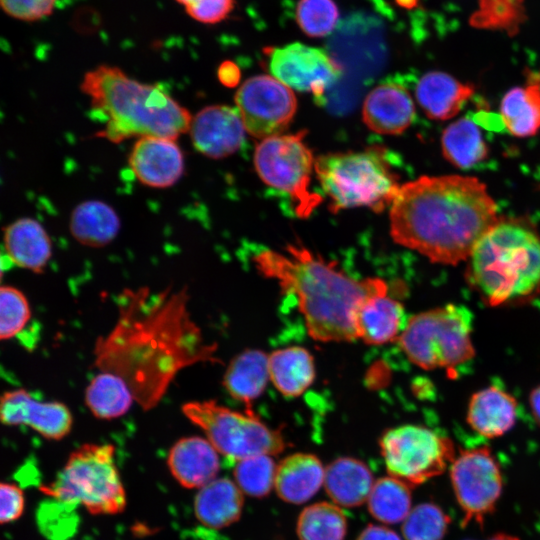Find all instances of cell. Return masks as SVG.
<instances>
[{
  "instance_id": "6da1fadb",
  "label": "cell",
  "mask_w": 540,
  "mask_h": 540,
  "mask_svg": "<svg viewBox=\"0 0 540 540\" xmlns=\"http://www.w3.org/2000/svg\"><path fill=\"white\" fill-rule=\"evenodd\" d=\"M112 330L96 341L95 365L121 376L144 410L155 407L184 368L217 363L216 344L207 343L188 311L182 289L127 290Z\"/></svg>"
},
{
  "instance_id": "7a4b0ae2",
  "label": "cell",
  "mask_w": 540,
  "mask_h": 540,
  "mask_svg": "<svg viewBox=\"0 0 540 540\" xmlns=\"http://www.w3.org/2000/svg\"><path fill=\"white\" fill-rule=\"evenodd\" d=\"M498 218L497 204L478 178L421 176L401 185L390 207V234L433 263L456 265Z\"/></svg>"
},
{
  "instance_id": "3957f363",
  "label": "cell",
  "mask_w": 540,
  "mask_h": 540,
  "mask_svg": "<svg viewBox=\"0 0 540 540\" xmlns=\"http://www.w3.org/2000/svg\"><path fill=\"white\" fill-rule=\"evenodd\" d=\"M257 271L296 299L307 332L320 342L358 339L356 316L370 296L388 289L381 278L355 279L302 244H288L286 254L265 249L253 257Z\"/></svg>"
},
{
  "instance_id": "277c9868",
  "label": "cell",
  "mask_w": 540,
  "mask_h": 540,
  "mask_svg": "<svg viewBox=\"0 0 540 540\" xmlns=\"http://www.w3.org/2000/svg\"><path fill=\"white\" fill-rule=\"evenodd\" d=\"M97 119L105 122L98 136L118 143L131 137L176 140L189 131L190 112L159 85L129 77L121 68L101 64L80 83Z\"/></svg>"
},
{
  "instance_id": "5b68a950",
  "label": "cell",
  "mask_w": 540,
  "mask_h": 540,
  "mask_svg": "<svg viewBox=\"0 0 540 540\" xmlns=\"http://www.w3.org/2000/svg\"><path fill=\"white\" fill-rule=\"evenodd\" d=\"M467 260L470 283L491 306L540 290V235L527 221L499 217Z\"/></svg>"
},
{
  "instance_id": "8992f818",
  "label": "cell",
  "mask_w": 540,
  "mask_h": 540,
  "mask_svg": "<svg viewBox=\"0 0 540 540\" xmlns=\"http://www.w3.org/2000/svg\"><path fill=\"white\" fill-rule=\"evenodd\" d=\"M314 171L333 213L357 207L380 213L391 207L401 187L386 150L378 145L318 156Z\"/></svg>"
},
{
  "instance_id": "52a82bcc",
  "label": "cell",
  "mask_w": 540,
  "mask_h": 540,
  "mask_svg": "<svg viewBox=\"0 0 540 540\" xmlns=\"http://www.w3.org/2000/svg\"><path fill=\"white\" fill-rule=\"evenodd\" d=\"M41 490L62 504H80L93 515H114L126 507L125 489L111 444L78 447L56 478Z\"/></svg>"
},
{
  "instance_id": "ba28073f",
  "label": "cell",
  "mask_w": 540,
  "mask_h": 540,
  "mask_svg": "<svg viewBox=\"0 0 540 540\" xmlns=\"http://www.w3.org/2000/svg\"><path fill=\"white\" fill-rule=\"evenodd\" d=\"M472 330V312L464 305L447 304L410 317L397 340L416 366L450 368L474 356Z\"/></svg>"
},
{
  "instance_id": "9c48e42d",
  "label": "cell",
  "mask_w": 540,
  "mask_h": 540,
  "mask_svg": "<svg viewBox=\"0 0 540 540\" xmlns=\"http://www.w3.org/2000/svg\"><path fill=\"white\" fill-rule=\"evenodd\" d=\"M182 412L218 453L234 461L277 455L287 445L280 430L271 429L254 412H238L213 400L187 402Z\"/></svg>"
},
{
  "instance_id": "30bf717a",
  "label": "cell",
  "mask_w": 540,
  "mask_h": 540,
  "mask_svg": "<svg viewBox=\"0 0 540 540\" xmlns=\"http://www.w3.org/2000/svg\"><path fill=\"white\" fill-rule=\"evenodd\" d=\"M306 131L261 140L255 148L254 166L267 185L291 198L299 218L306 219L321 204L320 194L310 190L315 158L304 141Z\"/></svg>"
},
{
  "instance_id": "8fae6325",
  "label": "cell",
  "mask_w": 540,
  "mask_h": 540,
  "mask_svg": "<svg viewBox=\"0 0 540 540\" xmlns=\"http://www.w3.org/2000/svg\"><path fill=\"white\" fill-rule=\"evenodd\" d=\"M379 447L389 476L412 488L443 474L456 456L449 437L416 424L387 429Z\"/></svg>"
},
{
  "instance_id": "7c38bea8",
  "label": "cell",
  "mask_w": 540,
  "mask_h": 540,
  "mask_svg": "<svg viewBox=\"0 0 540 540\" xmlns=\"http://www.w3.org/2000/svg\"><path fill=\"white\" fill-rule=\"evenodd\" d=\"M456 502L462 512L461 526L471 522L482 527L493 514L503 493L501 467L487 446L461 450L449 467Z\"/></svg>"
},
{
  "instance_id": "4fadbf2b",
  "label": "cell",
  "mask_w": 540,
  "mask_h": 540,
  "mask_svg": "<svg viewBox=\"0 0 540 540\" xmlns=\"http://www.w3.org/2000/svg\"><path fill=\"white\" fill-rule=\"evenodd\" d=\"M235 104L245 130L262 140L281 135L297 110L293 90L269 75L253 76L243 82L235 94Z\"/></svg>"
},
{
  "instance_id": "5bb4252c",
  "label": "cell",
  "mask_w": 540,
  "mask_h": 540,
  "mask_svg": "<svg viewBox=\"0 0 540 540\" xmlns=\"http://www.w3.org/2000/svg\"><path fill=\"white\" fill-rule=\"evenodd\" d=\"M270 73L292 90L322 97L342 73L341 65L325 50L300 42L266 51Z\"/></svg>"
},
{
  "instance_id": "9a60e30c",
  "label": "cell",
  "mask_w": 540,
  "mask_h": 540,
  "mask_svg": "<svg viewBox=\"0 0 540 540\" xmlns=\"http://www.w3.org/2000/svg\"><path fill=\"white\" fill-rule=\"evenodd\" d=\"M0 417L4 425H25L51 440L67 436L73 423L72 414L65 404L36 400L24 389L6 391L2 395Z\"/></svg>"
},
{
  "instance_id": "2e32d148",
  "label": "cell",
  "mask_w": 540,
  "mask_h": 540,
  "mask_svg": "<svg viewBox=\"0 0 540 540\" xmlns=\"http://www.w3.org/2000/svg\"><path fill=\"white\" fill-rule=\"evenodd\" d=\"M189 131L197 151L207 157L220 159L241 147L246 130L237 109L211 105L192 117Z\"/></svg>"
},
{
  "instance_id": "e0dca14e",
  "label": "cell",
  "mask_w": 540,
  "mask_h": 540,
  "mask_svg": "<svg viewBox=\"0 0 540 540\" xmlns=\"http://www.w3.org/2000/svg\"><path fill=\"white\" fill-rule=\"evenodd\" d=\"M129 167L144 185L166 188L183 175V153L174 139L156 136L139 138L133 145Z\"/></svg>"
},
{
  "instance_id": "ac0fdd59",
  "label": "cell",
  "mask_w": 540,
  "mask_h": 540,
  "mask_svg": "<svg viewBox=\"0 0 540 540\" xmlns=\"http://www.w3.org/2000/svg\"><path fill=\"white\" fill-rule=\"evenodd\" d=\"M415 105L409 91L402 85L384 83L376 86L366 96L362 119L373 132L399 135L412 124Z\"/></svg>"
},
{
  "instance_id": "d6986e66",
  "label": "cell",
  "mask_w": 540,
  "mask_h": 540,
  "mask_svg": "<svg viewBox=\"0 0 540 540\" xmlns=\"http://www.w3.org/2000/svg\"><path fill=\"white\" fill-rule=\"evenodd\" d=\"M167 464L175 480L189 489L207 485L220 469L218 451L198 436L179 439L169 450Z\"/></svg>"
},
{
  "instance_id": "ffe728a7",
  "label": "cell",
  "mask_w": 540,
  "mask_h": 540,
  "mask_svg": "<svg viewBox=\"0 0 540 540\" xmlns=\"http://www.w3.org/2000/svg\"><path fill=\"white\" fill-rule=\"evenodd\" d=\"M474 92L470 83L442 71H430L419 79L415 95L427 117L444 121L458 115Z\"/></svg>"
},
{
  "instance_id": "44dd1931",
  "label": "cell",
  "mask_w": 540,
  "mask_h": 540,
  "mask_svg": "<svg viewBox=\"0 0 540 540\" xmlns=\"http://www.w3.org/2000/svg\"><path fill=\"white\" fill-rule=\"evenodd\" d=\"M407 321L403 305L385 289L368 297L359 308L357 337L369 345L385 344L398 339Z\"/></svg>"
},
{
  "instance_id": "7402d4cb",
  "label": "cell",
  "mask_w": 540,
  "mask_h": 540,
  "mask_svg": "<svg viewBox=\"0 0 540 540\" xmlns=\"http://www.w3.org/2000/svg\"><path fill=\"white\" fill-rule=\"evenodd\" d=\"M3 243L11 263L34 273H42L52 255L50 237L33 218H21L4 227Z\"/></svg>"
},
{
  "instance_id": "603a6c76",
  "label": "cell",
  "mask_w": 540,
  "mask_h": 540,
  "mask_svg": "<svg viewBox=\"0 0 540 540\" xmlns=\"http://www.w3.org/2000/svg\"><path fill=\"white\" fill-rule=\"evenodd\" d=\"M517 401L497 386L474 393L467 409V423L479 435L493 439L506 434L515 425Z\"/></svg>"
},
{
  "instance_id": "cb8c5ba5",
  "label": "cell",
  "mask_w": 540,
  "mask_h": 540,
  "mask_svg": "<svg viewBox=\"0 0 540 540\" xmlns=\"http://www.w3.org/2000/svg\"><path fill=\"white\" fill-rule=\"evenodd\" d=\"M325 468L310 453H295L277 465L275 490L285 502L301 504L311 499L324 483Z\"/></svg>"
},
{
  "instance_id": "d4e9b609",
  "label": "cell",
  "mask_w": 540,
  "mask_h": 540,
  "mask_svg": "<svg viewBox=\"0 0 540 540\" xmlns=\"http://www.w3.org/2000/svg\"><path fill=\"white\" fill-rule=\"evenodd\" d=\"M500 116L505 129L515 137H531L540 131V70H529L523 85L504 94Z\"/></svg>"
},
{
  "instance_id": "484cf974",
  "label": "cell",
  "mask_w": 540,
  "mask_h": 540,
  "mask_svg": "<svg viewBox=\"0 0 540 540\" xmlns=\"http://www.w3.org/2000/svg\"><path fill=\"white\" fill-rule=\"evenodd\" d=\"M323 485L334 504L352 508L368 500L374 481L363 461L341 457L325 468Z\"/></svg>"
},
{
  "instance_id": "4316f807",
  "label": "cell",
  "mask_w": 540,
  "mask_h": 540,
  "mask_svg": "<svg viewBox=\"0 0 540 540\" xmlns=\"http://www.w3.org/2000/svg\"><path fill=\"white\" fill-rule=\"evenodd\" d=\"M269 379V356L259 349H246L228 365L223 385L232 398L245 405V411L254 412L252 404L262 395Z\"/></svg>"
},
{
  "instance_id": "83f0119b",
  "label": "cell",
  "mask_w": 540,
  "mask_h": 540,
  "mask_svg": "<svg viewBox=\"0 0 540 540\" xmlns=\"http://www.w3.org/2000/svg\"><path fill=\"white\" fill-rule=\"evenodd\" d=\"M243 504V492L237 484L218 478L200 488L194 499V513L204 526L220 529L240 518Z\"/></svg>"
},
{
  "instance_id": "f1b7e54d",
  "label": "cell",
  "mask_w": 540,
  "mask_h": 540,
  "mask_svg": "<svg viewBox=\"0 0 540 540\" xmlns=\"http://www.w3.org/2000/svg\"><path fill=\"white\" fill-rule=\"evenodd\" d=\"M69 228L79 243L99 248L115 239L120 230V218L109 204L88 200L73 209Z\"/></svg>"
},
{
  "instance_id": "f546056e",
  "label": "cell",
  "mask_w": 540,
  "mask_h": 540,
  "mask_svg": "<svg viewBox=\"0 0 540 540\" xmlns=\"http://www.w3.org/2000/svg\"><path fill=\"white\" fill-rule=\"evenodd\" d=\"M270 380L285 397L302 395L315 379L313 356L302 347L293 346L269 355Z\"/></svg>"
},
{
  "instance_id": "4dcf8cb0",
  "label": "cell",
  "mask_w": 540,
  "mask_h": 540,
  "mask_svg": "<svg viewBox=\"0 0 540 540\" xmlns=\"http://www.w3.org/2000/svg\"><path fill=\"white\" fill-rule=\"evenodd\" d=\"M443 157L454 167L470 169L488 157V145L479 126L462 117L449 124L441 135Z\"/></svg>"
},
{
  "instance_id": "1f68e13d",
  "label": "cell",
  "mask_w": 540,
  "mask_h": 540,
  "mask_svg": "<svg viewBox=\"0 0 540 540\" xmlns=\"http://www.w3.org/2000/svg\"><path fill=\"white\" fill-rule=\"evenodd\" d=\"M135 401L128 383L119 375L100 371L85 391V403L98 419L110 420L126 414Z\"/></svg>"
},
{
  "instance_id": "d6a6232c",
  "label": "cell",
  "mask_w": 540,
  "mask_h": 540,
  "mask_svg": "<svg viewBox=\"0 0 540 540\" xmlns=\"http://www.w3.org/2000/svg\"><path fill=\"white\" fill-rule=\"evenodd\" d=\"M412 487L392 477H381L368 497L369 513L384 524L403 522L412 509Z\"/></svg>"
},
{
  "instance_id": "836d02e7",
  "label": "cell",
  "mask_w": 540,
  "mask_h": 540,
  "mask_svg": "<svg viewBox=\"0 0 540 540\" xmlns=\"http://www.w3.org/2000/svg\"><path fill=\"white\" fill-rule=\"evenodd\" d=\"M296 532L299 540H344L347 519L334 503L312 504L300 513Z\"/></svg>"
},
{
  "instance_id": "e575fe53",
  "label": "cell",
  "mask_w": 540,
  "mask_h": 540,
  "mask_svg": "<svg viewBox=\"0 0 540 540\" xmlns=\"http://www.w3.org/2000/svg\"><path fill=\"white\" fill-rule=\"evenodd\" d=\"M524 0H479L472 14L473 27L516 33L525 19Z\"/></svg>"
},
{
  "instance_id": "d590c367",
  "label": "cell",
  "mask_w": 540,
  "mask_h": 540,
  "mask_svg": "<svg viewBox=\"0 0 540 540\" xmlns=\"http://www.w3.org/2000/svg\"><path fill=\"white\" fill-rule=\"evenodd\" d=\"M450 524V516L439 505L424 502L411 509L401 531L405 540H443Z\"/></svg>"
},
{
  "instance_id": "8d00e7d4",
  "label": "cell",
  "mask_w": 540,
  "mask_h": 540,
  "mask_svg": "<svg viewBox=\"0 0 540 540\" xmlns=\"http://www.w3.org/2000/svg\"><path fill=\"white\" fill-rule=\"evenodd\" d=\"M277 466L270 455H255L237 461L233 475L240 490L255 498L267 496L275 484Z\"/></svg>"
},
{
  "instance_id": "74e56055",
  "label": "cell",
  "mask_w": 540,
  "mask_h": 540,
  "mask_svg": "<svg viewBox=\"0 0 540 540\" xmlns=\"http://www.w3.org/2000/svg\"><path fill=\"white\" fill-rule=\"evenodd\" d=\"M296 23L309 37L329 35L339 20V10L333 0H298L295 11Z\"/></svg>"
},
{
  "instance_id": "f35d334b",
  "label": "cell",
  "mask_w": 540,
  "mask_h": 540,
  "mask_svg": "<svg viewBox=\"0 0 540 540\" xmlns=\"http://www.w3.org/2000/svg\"><path fill=\"white\" fill-rule=\"evenodd\" d=\"M31 318L25 295L17 288L3 285L0 290V338L7 340L18 335Z\"/></svg>"
},
{
  "instance_id": "ab89813d",
  "label": "cell",
  "mask_w": 540,
  "mask_h": 540,
  "mask_svg": "<svg viewBox=\"0 0 540 540\" xmlns=\"http://www.w3.org/2000/svg\"><path fill=\"white\" fill-rule=\"evenodd\" d=\"M193 20L214 25L225 20L235 7V0H175Z\"/></svg>"
},
{
  "instance_id": "60d3db41",
  "label": "cell",
  "mask_w": 540,
  "mask_h": 540,
  "mask_svg": "<svg viewBox=\"0 0 540 540\" xmlns=\"http://www.w3.org/2000/svg\"><path fill=\"white\" fill-rule=\"evenodd\" d=\"M57 0H0L3 12L9 17L24 21L35 22L50 16Z\"/></svg>"
},
{
  "instance_id": "b9f144b4",
  "label": "cell",
  "mask_w": 540,
  "mask_h": 540,
  "mask_svg": "<svg viewBox=\"0 0 540 540\" xmlns=\"http://www.w3.org/2000/svg\"><path fill=\"white\" fill-rule=\"evenodd\" d=\"M0 522L6 524L21 517L25 508L22 489L13 483L2 482L0 485Z\"/></svg>"
},
{
  "instance_id": "7bdbcfd3",
  "label": "cell",
  "mask_w": 540,
  "mask_h": 540,
  "mask_svg": "<svg viewBox=\"0 0 540 540\" xmlns=\"http://www.w3.org/2000/svg\"><path fill=\"white\" fill-rule=\"evenodd\" d=\"M356 540H402L400 536L388 527L382 525H367Z\"/></svg>"
},
{
  "instance_id": "ee69618b",
  "label": "cell",
  "mask_w": 540,
  "mask_h": 540,
  "mask_svg": "<svg viewBox=\"0 0 540 540\" xmlns=\"http://www.w3.org/2000/svg\"><path fill=\"white\" fill-rule=\"evenodd\" d=\"M220 82L227 86H235L240 80V70L232 61H223L217 70Z\"/></svg>"
},
{
  "instance_id": "f6af8a7d",
  "label": "cell",
  "mask_w": 540,
  "mask_h": 540,
  "mask_svg": "<svg viewBox=\"0 0 540 540\" xmlns=\"http://www.w3.org/2000/svg\"><path fill=\"white\" fill-rule=\"evenodd\" d=\"M529 403L534 419L540 426V386L531 391Z\"/></svg>"
},
{
  "instance_id": "bcb514c9",
  "label": "cell",
  "mask_w": 540,
  "mask_h": 540,
  "mask_svg": "<svg viewBox=\"0 0 540 540\" xmlns=\"http://www.w3.org/2000/svg\"><path fill=\"white\" fill-rule=\"evenodd\" d=\"M487 540H521L519 537L505 532H498L491 535Z\"/></svg>"
},
{
  "instance_id": "7dc6e473",
  "label": "cell",
  "mask_w": 540,
  "mask_h": 540,
  "mask_svg": "<svg viewBox=\"0 0 540 540\" xmlns=\"http://www.w3.org/2000/svg\"><path fill=\"white\" fill-rule=\"evenodd\" d=\"M398 5L404 8H413L417 5L418 0H395Z\"/></svg>"
}]
</instances>
